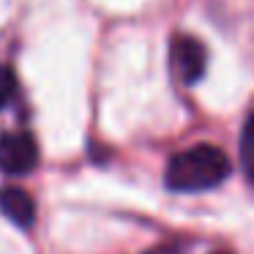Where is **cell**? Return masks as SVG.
<instances>
[{"label": "cell", "instance_id": "277c9868", "mask_svg": "<svg viewBox=\"0 0 254 254\" xmlns=\"http://www.w3.org/2000/svg\"><path fill=\"white\" fill-rule=\"evenodd\" d=\"M0 210H3L17 227H33V221H36L33 197L19 186H3L0 189Z\"/></svg>", "mask_w": 254, "mask_h": 254}, {"label": "cell", "instance_id": "3957f363", "mask_svg": "<svg viewBox=\"0 0 254 254\" xmlns=\"http://www.w3.org/2000/svg\"><path fill=\"white\" fill-rule=\"evenodd\" d=\"M172 66H175V74L181 77V82L194 85L208 66V52H205L202 41L194 39V36H175V41H172Z\"/></svg>", "mask_w": 254, "mask_h": 254}, {"label": "cell", "instance_id": "7a4b0ae2", "mask_svg": "<svg viewBox=\"0 0 254 254\" xmlns=\"http://www.w3.org/2000/svg\"><path fill=\"white\" fill-rule=\"evenodd\" d=\"M39 164V142L33 134L17 131L0 137V172L3 175H28Z\"/></svg>", "mask_w": 254, "mask_h": 254}, {"label": "cell", "instance_id": "8992f818", "mask_svg": "<svg viewBox=\"0 0 254 254\" xmlns=\"http://www.w3.org/2000/svg\"><path fill=\"white\" fill-rule=\"evenodd\" d=\"M14 90H17V77H14V71L8 66L0 63V110L14 99Z\"/></svg>", "mask_w": 254, "mask_h": 254}, {"label": "cell", "instance_id": "5b68a950", "mask_svg": "<svg viewBox=\"0 0 254 254\" xmlns=\"http://www.w3.org/2000/svg\"><path fill=\"white\" fill-rule=\"evenodd\" d=\"M241 161L246 170L249 181L254 183V115H249L246 126H243V137H241Z\"/></svg>", "mask_w": 254, "mask_h": 254}, {"label": "cell", "instance_id": "6da1fadb", "mask_svg": "<svg viewBox=\"0 0 254 254\" xmlns=\"http://www.w3.org/2000/svg\"><path fill=\"white\" fill-rule=\"evenodd\" d=\"M232 172L227 153L216 145H194L175 153L167 164V186L172 191H205Z\"/></svg>", "mask_w": 254, "mask_h": 254}]
</instances>
